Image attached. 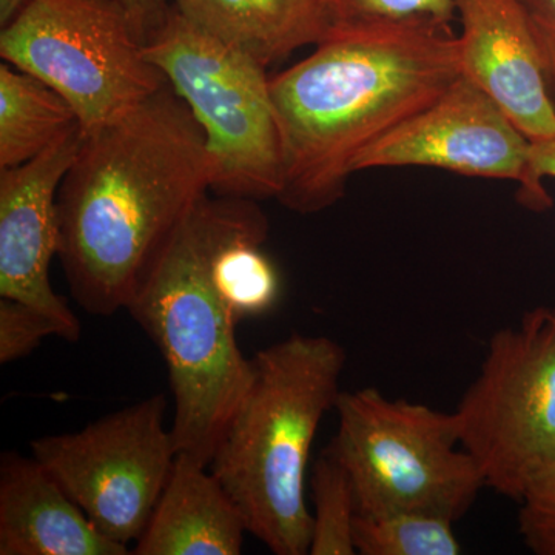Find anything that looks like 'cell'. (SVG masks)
I'll return each mask as SVG.
<instances>
[{
	"mask_svg": "<svg viewBox=\"0 0 555 555\" xmlns=\"http://www.w3.org/2000/svg\"><path fill=\"white\" fill-rule=\"evenodd\" d=\"M211 179L206 134L170 86L83 137L57 193V258L80 308L127 310Z\"/></svg>",
	"mask_w": 555,
	"mask_h": 555,
	"instance_id": "cell-1",
	"label": "cell"
},
{
	"mask_svg": "<svg viewBox=\"0 0 555 555\" xmlns=\"http://www.w3.org/2000/svg\"><path fill=\"white\" fill-rule=\"evenodd\" d=\"M460 75L452 22L414 16L331 28L312 54L270 78L283 177L276 199L299 215L337 204L358 156Z\"/></svg>",
	"mask_w": 555,
	"mask_h": 555,
	"instance_id": "cell-2",
	"label": "cell"
},
{
	"mask_svg": "<svg viewBox=\"0 0 555 555\" xmlns=\"http://www.w3.org/2000/svg\"><path fill=\"white\" fill-rule=\"evenodd\" d=\"M254 379L210 470L243 514L248 534L276 555L309 554L306 477L321 420L337 406L346 350L292 334L251 358Z\"/></svg>",
	"mask_w": 555,
	"mask_h": 555,
	"instance_id": "cell-3",
	"label": "cell"
},
{
	"mask_svg": "<svg viewBox=\"0 0 555 555\" xmlns=\"http://www.w3.org/2000/svg\"><path fill=\"white\" fill-rule=\"evenodd\" d=\"M235 198L206 196L171 241L127 312L158 347L175 400L178 454L210 466L254 379L219 297L210 261Z\"/></svg>",
	"mask_w": 555,
	"mask_h": 555,
	"instance_id": "cell-4",
	"label": "cell"
},
{
	"mask_svg": "<svg viewBox=\"0 0 555 555\" xmlns=\"http://www.w3.org/2000/svg\"><path fill=\"white\" fill-rule=\"evenodd\" d=\"M331 449L345 467L358 514L411 511L459 521L483 477L460 443L454 412L437 411L375 387L339 393Z\"/></svg>",
	"mask_w": 555,
	"mask_h": 555,
	"instance_id": "cell-5",
	"label": "cell"
},
{
	"mask_svg": "<svg viewBox=\"0 0 555 555\" xmlns=\"http://www.w3.org/2000/svg\"><path fill=\"white\" fill-rule=\"evenodd\" d=\"M206 134L211 190L232 198H278L281 141L268 68L201 30L170 7L144 43Z\"/></svg>",
	"mask_w": 555,
	"mask_h": 555,
	"instance_id": "cell-6",
	"label": "cell"
},
{
	"mask_svg": "<svg viewBox=\"0 0 555 555\" xmlns=\"http://www.w3.org/2000/svg\"><path fill=\"white\" fill-rule=\"evenodd\" d=\"M0 56L60 93L83 137L169 86L118 0H33L2 28Z\"/></svg>",
	"mask_w": 555,
	"mask_h": 555,
	"instance_id": "cell-7",
	"label": "cell"
},
{
	"mask_svg": "<svg viewBox=\"0 0 555 555\" xmlns=\"http://www.w3.org/2000/svg\"><path fill=\"white\" fill-rule=\"evenodd\" d=\"M454 414L486 488L518 503L555 456V309L535 308L492 335Z\"/></svg>",
	"mask_w": 555,
	"mask_h": 555,
	"instance_id": "cell-8",
	"label": "cell"
},
{
	"mask_svg": "<svg viewBox=\"0 0 555 555\" xmlns=\"http://www.w3.org/2000/svg\"><path fill=\"white\" fill-rule=\"evenodd\" d=\"M166 408V397L158 393L79 433L30 443L33 456L94 528L124 546L144 532L177 462L173 434L164 426Z\"/></svg>",
	"mask_w": 555,
	"mask_h": 555,
	"instance_id": "cell-9",
	"label": "cell"
},
{
	"mask_svg": "<svg viewBox=\"0 0 555 555\" xmlns=\"http://www.w3.org/2000/svg\"><path fill=\"white\" fill-rule=\"evenodd\" d=\"M529 149L531 141L505 109L476 82L460 75L433 104L364 150L353 171L434 167L521 184Z\"/></svg>",
	"mask_w": 555,
	"mask_h": 555,
	"instance_id": "cell-10",
	"label": "cell"
},
{
	"mask_svg": "<svg viewBox=\"0 0 555 555\" xmlns=\"http://www.w3.org/2000/svg\"><path fill=\"white\" fill-rule=\"evenodd\" d=\"M82 141L76 126L35 159L0 170V298L47 313L60 324L62 339L72 343L82 326L51 286L50 264L61 247L57 193Z\"/></svg>",
	"mask_w": 555,
	"mask_h": 555,
	"instance_id": "cell-11",
	"label": "cell"
},
{
	"mask_svg": "<svg viewBox=\"0 0 555 555\" xmlns=\"http://www.w3.org/2000/svg\"><path fill=\"white\" fill-rule=\"evenodd\" d=\"M452 2L462 27V75L505 109L529 141L555 137V105L520 0Z\"/></svg>",
	"mask_w": 555,
	"mask_h": 555,
	"instance_id": "cell-12",
	"label": "cell"
},
{
	"mask_svg": "<svg viewBox=\"0 0 555 555\" xmlns=\"http://www.w3.org/2000/svg\"><path fill=\"white\" fill-rule=\"evenodd\" d=\"M101 534L72 496L36 460L0 459V555H127Z\"/></svg>",
	"mask_w": 555,
	"mask_h": 555,
	"instance_id": "cell-13",
	"label": "cell"
},
{
	"mask_svg": "<svg viewBox=\"0 0 555 555\" xmlns=\"http://www.w3.org/2000/svg\"><path fill=\"white\" fill-rule=\"evenodd\" d=\"M246 521L210 467L178 454L137 555H238Z\"/></svg>",
	"mask_w": 555,
	"mask_h": 555,
	"instance_id": "cell-14",
	"label": "cell"
},
{
	"mask_svg": "<svg viewBox=\"0 0 555 555\" xmlns=\"http://www.w3.org/2000/svg\"><path fill=\"white\" fill-rule=\"evenodd\" d=\"M185 20L269 68L318 46L331 24L323 0H170Z\"/></svg>",
	"mask_w": 555,
	"mask_h": 555,
	"instance_id": "cell-15",
	"label": "cell"
},
{
	"mask_svg": "<svg viewBox=\"0 0 555 555\" xmlns=\"http://www.w3.org/2000/svg\"><path fill=\"white\" fill-rule=\"evenodd\" d=\"M79 126L75 109L42 80L0 65V170L35 159Z\"/></svg>",
	"mask_w": 555,
	"mask_h": 555,
	"instance_id": "cell-16",
	"label": "cell"
},
{
	"mask_svg": "<svg viewBox=\"0 0 555 555\" xmlns=\"http://www.w3.org/2000/svg\"><path fill=\"white\" fill-rule=\"evenodd\" d=\"M454 521L425 513L358 514L353 542L361 555H459Z\"/></svg>",
	"mask_w": 555,
	"mask_h": 555,
	"instance_id": "cell-17",
	"label": "cell"
},
{
	"mask_svg": "<svg viewBox=\"0 0 555 555\" xmlns=\"http://www.w3.org/2000/svg\"><path fill=\"white\" fill-rule=\"evenodd\" d=\"M315 511L309 554L353 555V525L358 516L356 494L345 467L331 449L321 454L310 476Z\"/></svg>",
	"mask_w": 555,
	"mask_h": 555,
	"instance_id": "cell-18",
	"label": "cell"
},
{
	"mask_svg": "<svg viewBox=\"0 0 555 555\" xmlns=\"http://www.w3.org/2000/svg\"><path fill=\"white\" fill-rule=\"evenodd\" d=\"M518 505L525 545L537 555H555V456L532 474Z\"/></svg>",
	"mask_w": 555,
	"mask_h": 555,
	"instance_id": "cell-19",
	"label": "cell"
},
{
	"mask_svg": "<svg viewBox=\"0 0 555 555\" xmlns=\"http://www.w3.org/2000/svg\"><path fill=\"white\" fill-rule=\"evenodd\" d=\"M323 3L331 28L414 16L456 20L452 0H323Z\"/></svg>",
	"mask_w": 555,
	"mask_h": 555,
	"instance_id": "cell-20",
	"label": "cell"
},
{
	"mask_svg": "<svg viewBox=\"0 0 555 555\" xmlns=\"http://www.w3.org/2000/svg\"><path fill=\"white\" fill-rule=\"evenodd\" d=\"M51 335L62 338L53 318L16 299L0 298V364L30 356Z\"/></svg>",
	"mask_w": 555,
	"mask_h": 555,
	"instance_id": "cell-21",
	"label": "cell"
},
{
	"mask_svg": "<svg viewBox=\"0 0 555 555\" xmlns=\"http://www.w3.org/2000/svg\"><path fill=\"white\" fill-rule=\"evenodd\" d=\"M534 35L547 91L555 105V0H520Z\"/></svg>",
	"mask_w": 555,
	"mask_h": 555,
	"instance_id": "cell-22",
	"label": "cell"
},
{
	"mask_svg": "<svg viewBox=\"0 0 555 555\" xmlns=\"http://www.w3.org/2000/svg\"><path fill=\"white\" fill-rule=\"evenodd\" d=\"M555 179V137L531 142L528 169L520 184L521 203L532 210L543 211L551 207L550 195L543 189V179Z\"/></svg>",
	"mask_w": 555,
	"mask_h": 555,
	"instance_id": "cell-23",
	"label": "cell"
},
{
	"mask_svg": "<svg viewBox=\"0 0 555 555\" xmlns=\"http://www.w3.org/2000/svg\"><path fill=\"white\" fill-rule=\"evenodd\" d=\"M129 16L134 35L142 43L147 42L170 11L169 0H118Z\"/></svg>",
	"mask_w": 555,
	"mask_h": 555,
	"instance_id": "cell-24",
	"label": "cell"
},
{
	"mask_svg": "<svg viewBox=\"0 0 555 555\" xmlns=\"http://www.w3.org/2000/svg\"><path fill=\"white\" fill-rule=\"evenodd\" d=\"M31 2L33 0H0V27H9Z\"/></svg>",
	"mask_w": 555,
	"mask_h": 555,
	"instance_id": "cell-25",
	"label": "cell"
}]
</instances>
